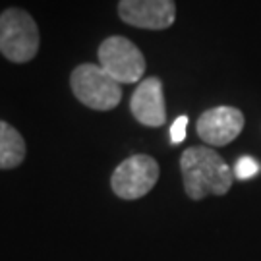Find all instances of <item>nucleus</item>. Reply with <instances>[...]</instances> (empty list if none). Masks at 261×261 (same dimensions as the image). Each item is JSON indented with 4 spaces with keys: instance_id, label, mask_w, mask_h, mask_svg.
Returning <instances> with one entry per match:
<instances>
[{
    "instance_id": "10",
    "label": "nucleus",
    "mask_w": 261,
    "mask_h": 261,
    "mask_svg": "<svg viewBox=\"0 0 261 261\" xmlns=\"http://www.w3.org/2000/svg\"><path fill=\"white\" fill-rule=\"evenodd\" d=\"M259 163L252 157H240L236 167H234V176L238 180H248V178L255 176L259 172Z\"/></svg>"
},
{
    "instance_id": "4",
    "label": "nucleus",
    "mask_w": 261,
    "mask_h": 261,
    "mask_svg": "<svg viewBox=\"0 0 261 261\" xmlns=\"http://www.w3.org/2000/svg\"><path fill=\"white\" fill-rule=\"evenodd\" d=\"M99 66L118 84H136L145 74V56L130 39L122 35L107 37L99 45Z\"/></svg>"
},
{
    "instance_id": "5",
    "label": "nucleus",
    "mask_w": 261,
    "mask_h": 261,
    "mask_svg": "<svg viewBox=\"0 0 261 261\" xmlns=\"http://www.w3.org/2000/svg\"><path fill=\"white\" fill-rule=\"evenodd\" d=\"M159 163L149 155H132L126 161H122L118 167L114 168L111 176V188L114 196L120 199L132 201L147 196L155 188L159 180Z\"/></svg>"
},
{
    "instance_id": "8",
    "label": "nucleus",
    "mask_w": 261,
    "mask_h": 261,
    "mask_svg": "<svg viewBox=\"0 0 261 261\" xmlns=\"http://www.w3.org/2000/svg\"><path fill=\"white\" fill-rule=\"evenodd\" d=\"M130 111L134 118L149 128H159L167 122L165 87L159 77H145L130 99Z\"/></svg>"
},
{
    "instance_id": "1",
    "label": "nucleus",
    "mask_w": 261,
    "mask_h": 261,
    "mask_svg": "<svg viewBox=\"0 0 261 261\" xmlns=\"http://www.w3.org/2000/svg\"><path fill=\"white\" fill-rule=\"evenodd\" d=\"M180 170L184 190L194 201L207 196H224L232 188L234 170L211 147H188L180 157Z\"/></svg>"
},
{
    "instance_id": "9",
    "label": "nucleus",
    "mask_w": 261,
    "mask_h": 261,
    "mask_svg": "<svg viewBox=\"0 0 261 261\" xmlns=\"http://www.w3.org/2000/svg\"><path fill=\"white\" fill-rule=\"evenodd\" d=\"M28 155L23 136L8 122L0 120V170L19 167Z\"/></svg>"
},
{
    "instance_id": "6",
    "label": "nucleus",
    "mask_w": 261,
    "mask_h": 261,
    "mask_svg": "<svg viewBox=\"0 0 261 261\" xmlns=\"http://www.w3.org/2000/svg\"><path fill=\"white\" fill-rule=\"evenodd\" d=\"M118 16L124 23L140 29H167L176 19L174 0H120Z\"/></svg>"
},
{
    "instance_id": "3",
    "label": "nucleus",
    "mask_w": 261,
    "mask_h": 261,
    "mask_svg": "<svg viewBox=\"0 0 261 261\" xmlns=\"http://www.w3.org/2000/svg\"><path fill=\"white\" fill-rule=\"evenodd\" d=\"M122 84H118L99 64L75 66L70 74L72 93L82 105L93 111H112L122 101Z\"/></svg>"
},
{
    "instance_id": "7",
    "label": "nucleus",
    "mask_w": 261,
    "mask_h": 261,
    "mask_svg": "<svg viewBox=\"0 0 261 261\" xmlns=\"http://www.w3.org/2000/svg\"><path fill=\"white\" fill-rule=\"evenodd\" d=\"M246 118L234 107H213L205 111L197 118V136L205 141L207 145L223 147L232 143L240 132L244 130Z\"/></svg>"
},
{
    "instance_id": "2",
    "label": "nucleus",
    "mask_w": 261,
    "mask_h": 261,
    "mask_svg": "<svg viewBox=\"0 0 261 261\" xmlns=\"http://www.w3.org/2000/svg\"><path fill=\"white\" fill-rule=\"evenodd\" d=\"M41 31L28 10L6 8L0 14V55L14 64H28L39 53Z\"/></svg>"
},
{
    "instance_id": "11",
    "label": "nucleus",
    "mask_w": 261,
    "mask_h": 261,
    "mask_svg": "<svg viewBox=\"0 0 261 261\" xmlns=\"http://www.w3.org/2000/svg\"><path fill=\"white\" fill-rule=\"evenodd\" d=\"M186 126H188V116H178L176 120L170 126V141L172 143H180L186 140Z\"/></svg>"
}]
</instances>
